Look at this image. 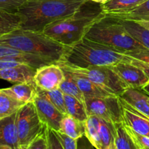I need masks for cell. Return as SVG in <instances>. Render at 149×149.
I'll use <instances>...</instances> for the list:
<instances>
[{"label": "cell", "mask_w": 149, "mask_h": 149, "mask_svg": "<svg viewBox=\"0 0 149 149\" xmlns=\"http://www.w3.org/2000/svg\"><path fill=\"white\" fill-rule=\"evenodd\" d=\"M104 15L101 4L87 0L74 14L50 23L43 32L61 45L70 46L84 38L92 25Z\"/></svg>", "instance_id": "obj_1"}, {"label": "cell", "mask_w": 149, "mask_h": 149, "mask_svg": "<svg viewBox=\"0 0 149 149\" xmlns=\"http://www.w3.org/2000/svg\"><path fill=\"white\" fill-rule=\"evenodd\" d=\"M87 0H26L17 10L21 29L42 31L47 26L74 14Z\"/></svg>", "instance_id": "obj_2"}, {"label": "cell", "mask_w": 149, "mask_h": 149, "mask_svg": "<svg viewBox=\"0 0 149 149\" xmlns=\"http://www.w3.org/2000/svg\"><path fill=\"white\" fill-rule=\"evenodd\" d=\"M130 56L104 45L84 37L77 43L65 46V53L58 62L78 68L112 66L122 61L128 62Z\"/></svg>", "instance_id": "obj_3"}, {"label": "cell", "mask_w": 149, "mask_h": 149, "mask_svg": "<svg viewBox=\"0 0 149 149\" xmlns=\"http://www.w3.org/2000/svg\"><path fill=\"white\" fill-rule=\"evenodd\" d=\"M0 45L52 60L56 63L62 59L65 50V45L55 41L44 32L21 28L1 36Z\"/></svg>", "instance_id": "obj_4"}, {"label": "cell", "mask_w": 149, "mask_h": 149, "mask_svg": "<svg viewBox=\"0 0 149 149\" xmlns=\"http://www.w3.org/2000/svg\"><path fill=\"white\" fill-rule=\"evenodd\" d=\"M84 37L124 54L131 51L146 49L130 35L119 19L106 15L92 25Z\"/></svg>", "instance_id": "obj_5"}, {"label": "cell", "mask_w": 149, "mask_h": 149, "mask_svg": "<svg viewBox=\"0 0 149 149\" xmlns=\"http://www.w3.org/2000/svg\"><path fill=\"white\" fill-rule=\"evenodd\" d=\"M58 64L65 71L87 77L88 79L95 83L105 90L118 97H119L125 90L128 88L111 66L78 68L62 63H58Z\"/></svg>", "instance_id": "obj_6"}, {"label": "cell", "mask_w": 149, "mask_h": 149, "mask_svg": "<svg viewBox=\"0 0 149 149\" xmlns=\"http://www.w3.org/2000/svg\"><path fill=\"white\" fill-rule=\"evenodd\" d=\"M16 125L21 149H26L32 141L45 132L46 128L33 103H26L17 111Z\"/></svg>", "instance_id": "obj_7"}, {"label": "cell", "mask_w": 149, "mask_h": 149, "mask_svg": "<svg viewBox=\"0 0 149 149\" xmlns=\"http://www.w3.org/2000/svg\"><path fill=\"white\" fill-rule=\"evenodd\" d=\"M85 106L89 116H97L114 125L123 122L124 106L118 96L85 98Z\"/></svg>", "instance_id": "obj_8"}, {"label": "cell", "mask_w": 149, "mask_h": 149, "mask_svg": "<svg viewBox=\"0 0 149 149\" xmlns=\"http://www.w3.org/2000/svg\"><path fill=\"white\" fill-rule=\"evenodd\" d=\"M33 103L44 125L53 130L59 131L61 121L65 114L61 113L52 105L46 97L43 90L38 88L37 94Z\"/></svg>", "instance_id": "obj_9"}, {"label": "cell", "mask_w": 149, "mask_h": 149, "mask_svg": "<svg viewBox=\"0 0 149 149\" xmlns=\"http://www.w3.org/2000/svg\"><path fill=\"white\" fill-rule=\"evenodd\" d=\"M64 79L63 69L58 63H51L37 68L33 81L39 89L49 91L59 88Z\"/></svg>", "instance_id": "obj_10"}, {"label": "cell", "mask_w": 149, "mask_h": 149, "mask_svg": "<svg viewBox=\"0 0 149 149\" xmlns=\"http://www.w3.org/2000/svg\"><path fill=\"white\" fill-rule=\"evenodd\" d=\"M111 67L127 87L142 89L149 81L143 71L131 63L122 61Z\"/></svg>", "instance_id": "obj_11"}, {"label": "cell", "mask_w": 149, "mask_h": 149, "mask_svg": "<svg viewBox=\"0 0 149 149\" xmlns=\"http://www.w3.org/2000/svg\"><path fill=\"white\" fill-rule=\"evenodd\" d=\"M0 59L15 60L36 68L51 63H56L52 60L26 53L19 49L4 45H0Z\"/></svg>", "instance_id": "obj_12"}, {"label": "cell", "mask_w": 149, "mask_h": 149, "mask_svg": "<svg viewBox=\"0 0 149 149\" xmlns=\"http://www.w3.org/2000/svg\"><path fill=\"white\" fill-rule=\"evenodd\" d=\"M119 97L123 104L149 118V95L143 90L128 87Z\"/></svg>", "instance_id": "obj_13"}, {"label": "cell", "mask_w": 149, "mask_h": 149, "mask_svg": "<svg viewBox=\"0 0 149 149\" xmlns=\"http://www.w3.org/2000/svg\"><path fill=\"white\" fill-rule=\"evenodd\" d=\"M16 119L17 112L0 119V145L9 146L13 149H21L19 143Z\"/></svg>", "instance_id": "obj_14"}, {"label": "cell", "mask_w": 149, "mask_h": 149, "mask_svg": "<svg viewBox=\"0 0 149 149\" xmlns=\"http://www.w3.org/2000/svg\"><path fill=\"white\" fill-rule=\"evenodd\" d=\"M37 68L27 64H20L12 68L0 71V79L13 84L29 82L33 81Z\"/></svg>", "instance_id": "obj_15"}, {"label": "cell", "mask_w": 149, "mask_h": 149, "mask_svg": "<svg viewBox=\"0 0 149 149\" xmlns=\"http://www.w3.org/2000/svg\"><path fill=\"white\" fill-rule=\"evenodd\" d=\"M123 123L135 132L149 137L148 118L126 105L123 104Z\"/></svg>", "instance_id": "obj_16"}, {"label": "cell", "mask_w": 149, "mask_h": 149, "mask_svg": "<svg viewBox=\"0 0 149 149\" xmlns=\"http://www.w3.org/2000/svg\"><path fill=\"white\" fill-rule=\"evenodd\" d=\"M4 93L24 103H33L37 94L38 87L33 81L15 84L8 88L1 89Z\"/></svg>", "instance_id": "obj_17"}, {"label": "cell", "mask_w": 149, "mask_h": 149, "mask_svg": "<svg viewBox=\"0 0 149 149\" xmlns=\"http://www.w3.org/2000/svg\"><path fill=\"white\" fill-rule=\"evenodd\" d=\"M146 0H109L101 4L103 13L107 15H122L135 10Z\"/></svg>", "instance_id": "obj_18"}, {"label": "cell", "mask_w": 149, "mask_h": 149, "mask_svg": "<svg viewBox=\"0 0 149 149\" xmlns=\"http://www.w3.org/2000/svg\"><path fill=\"white\" fill-rule=\"evenodd\" d=\"M71 73V72H70ZM85 98H98L109 96H116L105 90L100 86L93 82L87 77L77 74L71 73Z\"/></svg>", "instance_id": "obj_19"}, {"label": "cell", "mask_w": 149, "mask_h": 149, "mask_svg": "<svg viewBox=\"0 0 149 149\" xmlns=\"http://www.w3.org/2000/svg\"><path fill=\"white\" fill-rule=\"evenodd\" d=\"M65 135L79 140L85 135V125L69 114H65L60 124V130Z\"/></svg>", "instance_id": "obj_20"}, {"label": "cell", "mask_w": 149, "mask_h": 149, "mask_svg": "<svg viewBox=\"0 0 149 149\" xmlns=\"http://www.w3.org/2000/svg\"><path fill=\"white\" fill-rule=\"evenodd\" d=\"M21 16L17 12L0 10V37L21 27Z\"/></svg>", "instance_id": "obj_21"}, {"label": "cell", "mask_w": 149, "mask_h": 149, "mask_svg": "<svg viewBox=\"0 0 149 149\" xmlns=\"http://www.w3.org/2000/svg\"><path fill=\"white\" fill-rule=\"evenodd\" d=\"M119 20L130 36H132L137 42L141 43L146 49H149V29L143 27L133 20L121 19Z\"/></svg>", "instance_id": "obj_22"}, {"label": "cell", "mask_w": 149, "mask_h": 149, "mask_svg": "<svg viewBox=\"0 0 149 149\" xmlns=\"http://www.w3.org/2000/svg\"><path fill=\"white\" fill-rule=\"evenodd\" d=\"M116 126L101 119L98 139L95 146L96 149H108L114 143Z\"/></svg>", "instance_id": "obj_23"}, {"label": "cell", "mask_w": 149, "mask_h": 149, "mask_svg": "<svg viewBox=\"0 0 149 149\" xmlns=\"http://www.w3.org/2000/svg\"><path fill=\"white\" fill-rule=\"evenodd\" d=\"M67 114L79 119L85 124L89 115L85 105L73 96L64 94Z\"/></svg>", "instance_id": "obj_24"}, {"label": "cell", "mask_w": 149, "mask_h": 149, "mask_svg": "<svg viewBox=\"0 0 149 149\" xmlns=\"http://www.w3.org/2000/svg\"><path fill=\"white\" fill-rule=\"evenodd\" d=\"M26 103L15 100L0 89V119L16 113Z\"/></svg>", "instance_id": "obj_25"}, {"label": "cell", "mask_w": 149, "mask_h": 149, "mask_svg": "<svg viewBox=\"0 0 149 149\" xmlns=\"http://www.w3.org/2000/svg\"><path fill=\"white\" fill-rule=\"evenodd\" d=\"M63 71L65 73V79L60 85L59 89L64 94L76 97L85 105V97L79 86L77 85L72 74L69 71H67L64 69Z\"/></svg>", "instance_id": "obj_26"}, {"label": "cell", "mask_w": 149, "mask_h": 149, "mask_svg": "<svg viewBox=\"0 0 149 149\" xmlns=\"http://www.w3.org/2000/svg\"><path fill=\"white\" fill-rule=\"evenodd\" d=\"M114 143L116 149H139L127 131L124 123L117 124Z\"/></svg>", "instance_id": "obj_27"}, {"label": "cell", "mask_w": 149, "mask_h": 149, "mask_svg": "<svg viewBox=\"0 0 149 149\" xmlns=\"http://www.w3.org/2000/svg\"><path fill=\"white\" fill-rule=\"evenodd\" d=\"M101 119L97 116L90 115L86 121L85 124V135L89 142L93 147H95L98 139L99 132L100 129Z\"/></svg>", "instance_id": "obj_28"}, {"label": "cell", "mask_w": 149, "mask_h": 149, "mask_svg": "<svg viewBox=\"0 0 149 149\" xmlns=\"http://www.w3.org/2000/svg\"><path fill=\"white\" fill-rule=\"evenodd\" d=\"M116 17L121 20H133V21H140V20H149V0H146L141 5L135 8L127 14L122 15H109Z\"/></svg>", "instance_id": "obj_29"}, {"label": "cell", "mask_w": 149, "mask_h": 149, "mask_svg": "<svg viewBox=\"0 0 149 149\" xmlns=\"http://www.w3.org/2000/svg\"><path fill=\"white\" fill-rule=\"evenodd\" d=\"M43 92L48 100L52 103V105L58 110H59L63 114H67L64 93L59 88L49 90V91L43 90Z\"/></svg>", "instance_id": "obj_30"}, {"label": "cell", "mask_w": 149, "mask_h": 149, "mask_svg": "<svg viewBox=\"0 0 149 149\" xmlns=\"http://www.w3.org/2000/svg\"><path fill=\"white\" fill-rule=\"evenodd\" d=\"M125 125V124H124ZM127 131L139 149H149V137L141 135L125 125Z\"/></svg>", "instance_id": "obj_31"}, {"label": "cell", "mask_w": 149, "mask_h": 149, "mask_svg": "<svg viewBox=\"0 0 149 149\" xmlns=\"http://www.w3.org/2000/svg\"><path fill=\"white\" fill-rule=\"evenodd\" d=\"M55 132L64 149H78V140L74 139L61 131H55Z\"/></svg>", "instance_id": "obj_32"}, {"label": "cell", "mask_w": 149, "mask_h": 149, "mask_svg": "<svg viewBox=\"0 0 149 149\" xmlns=\"http://www.w3.org/2000/svg\"><path fill=\"white\" fill-rule=\"evenodd\" d=\"M45 133L47 140V149H64L53 130L46 127Z\"/></svg>", "instance_id": "obj_33"}, {"label": "cell", "mask_w": 149, "mask_h": 149, "mask_svg": "<svg viewBox=\"0 0 149 149\" xmlns=\"http://www.w3.org/2000/svg\"><path fill=\"white\" fill-rule=\"evenodd\" d=\"M26 0H0V10L17 12Z\"/></svg>", "instance_id": "obj_34"}, {"label": "cell", "mask_w": 149, "mask_h": 149, "mask_svg": "<svg viewBox=\"0 0 149 149\" xmlns=\"http://www.w3.org/2000/svg\"><path fill=\"white\" fill-rule=\"evenodd\" d=\"M26 149H47V140L45 130L42 135L32 141Z\"/></svg>", "instance_id": "obj_35"}, {"label": "cell", "mask_w": 149, "mask_h": 149, "mask_svg": "<svg viewBox=\"0 0 149 149\" xmlns=\"http://www.w3.org/2000/svg\"><path fill=\"white\" fill-rule=\"evenodd\" d=\"M125 55L139 61L149 63V49H139V50L127 52Z\"/></svg>", "instance_id": "obj_36"}, {"label": "cell", "mask_w": 149, "mask_h": 149, "mask_svg": "<svg viewBox=\"0 0 149 149\" xmlns=\"http://www.w3.org/2000/svg\"><path fill=\"white\" fill-rule=\"evenodd\" d=\"M128 62L131 63L132 64L136 65L137 67L142 69L143 72L146 74V75L149 78V63L139 61V60L135 59V58H131V57H130V60Z\"/></svg>", "instance_id": "obj_37"}, {"label": "cell", "mask_w": 149, "mask_h": 149, "mask_svg": "<svg viewBox=\"0 0 149 149\" xmlns=\"http://www.w3.org/2000/svg\"><path fill=\"white\" fill-rule=\"evenodd\" d=\"M25 64L15 60H7V59H0V71L1 70L7 69V68H12L16 65Z\"/></svg>", "instance_id": "obj_38"}, {"label": "cell", "mask_w": 149, "mask_h": 149, "mask_svg": "<svg viewBox=\"0 0 149 149\" xmlns=\"http://www.w3.org/2000/svg\"><path fill=\"white\" fill-rule=\"evenodd\" d=\"M142 26L143 27L146 28V29H149V20H140V21H135Z\"/></svg>", "instance_id": "obj_39"}, {"label": "cell", "mask_w": 149, "mask_h": 149, "mask_svg": "<svg viewBox=\"0 0 149 149\" xmlns=\"http://www.w3.org/2000/svg\"><path fill=\"white\" fill-rule=\"evenodd\" d=\"M142 90H143L144 92H145L146 93H147V94L149 95V81L148 83H147L146 84L145 86H144L143 87L142 89H141Z\"/></svg>", "instance_id": "obj_40"}, {"label": "cell", "mask_w": 149, "mask_h": 149, "mask_svg": "<svg viewBox=\"0 0 149 149\" xmlns=\"http://www.w3.org/2000/svg\"><path fill=\"white\" fill-rule=\"evenodd\" d=\"M90 1H94V2H96V3H98V4H104V3L107 2L109 0H90Z\"/></svg>", "instance_id": "obj_41"}, {"label": "cell", "mask_w": 149, "mask_h": 149, "mask_svg": "<svg viewBox=\"0 0 149 149\" xmlns=\"http://www.w3.org/2000/svg\"><path fill=\"white\" fill-rule=\"evenodd\" d=\"M0 149H13L9 146L6 145H0Z\"/></svg>", "instance_id": "obj_42"}, {"label": "cell", "mask_w": 149, "mask_h": 149, "mask_svg": "<svg viewBox=\"0 0 149 149\" xmlns=\"http://www.w3.org/2000/svg\"><path fill=\"white\" fill-rule=\"evenodd\" d=\"M78 149H92L90 147L87 146H81L80 147H78Z\"/></svg>", "instance_id": "obj_43"}, {"label": "cell", "mask_w": 149, "mask_h": 149, "mask_svg": "<svg viewBox=\"0 0 149 149\" xmlns=\"http://www.w3.org/2000/svg\"><path fill=\"white\" fill-rule=\"evenodd\" d=\"M108 149H116V146H115V143H113V144H111V146L109 147V148Z\"/></svg>", "instance_id": "obj_44"}, {"label": "cell", "mask_w": 149, "mask_h": 149, "mask_svg": "<svg viewBox=\"0 0 149 149\" xmlns=\"http://www.w3.org/2000/svg\"><path fill=\"white\" fill-rule=\"evenodd\" d=\"M148 119H149V118H148Z\"/></svg>", "instance_id": "obj_45"}]
</instances>
